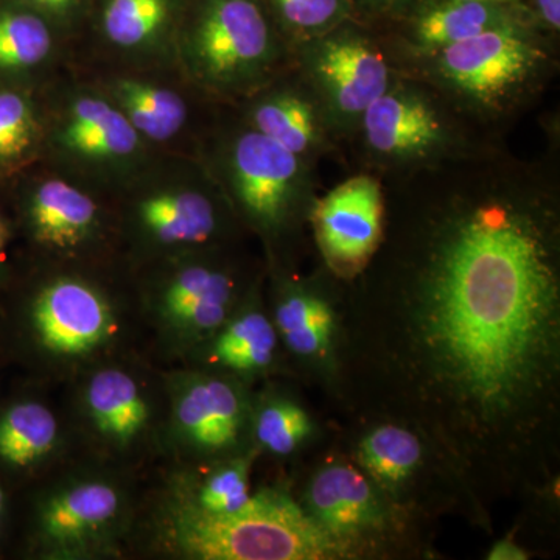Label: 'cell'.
<instances>
[{
    "mask_svg": "<svg viewBox=\"0 0 560 560\" xmlns=\"http://www.w3.org/2000/svg\"><path fill=\"white\" fill-rule=\"evenodd\" d=\"M488 559L490 560H526L528 555L523 551L518 545L512 540H501L490 550Z\"/></svg>",
    "mask_w": 560,
    "mask_h": 560,
    "instance_id": "d6a6232c",
    "label": "cell"
},
{
    "mask_svg": "<svg viewBox=\"0 0 560 560\" xmlns=\"http://www.w3.org/2000/svg\"><path fill=\"white\" fill-rule=\"evenodd\" d=\"M250 98L246 125L300 158L312 150L318 127L311 103L287 90H261Z\"/></svg>",
    "mask_w": 560,
    "mask_h": 560,
    "instance_id": "603a6c76",
    "label": "cell"
},
{
    "mask_svg": "<svg viewBox=\"0 0 560 560\" xmlns=\"http://www.w3.org/2000/svg\"><path fill=\"white\" fill-rule=\"evenodd\" d=\"M308 515L342 544L381 521L370 482L349 466H329L313 478L308 489Z\"/></svg>",
    "mask_w": 560,
    "mask_h": 560,
    "instance_id": "ffe728a7",
    "label": "cell"
},
{
    "mask_svg": "<svg viewBox=\"0 0 560 560\" xmlns=\"http://www.w3.org/2000/svg\"><path fill=\"white\" fill-rule=\"evenodd\" d=\"M97 265H36L22 290L20 330L40 359L80 364L101 355L120 331V313Z\"/></svg>",
    "mask_w": 560,
    "mask_h": 560,
    "instance_id": "52a82bcc",
    "label": "cell"
},
{
    "mask_svg": "<svg viewBox=\"0 0 560 560\" xmlns=\"http://www.w3.org/2000/svg\"><path fill=\"white\" fill-rule=\"evenodd\" d=\"M43 121L32 88L0 84V175L38 160Z\"/></svg>",
    "mask_w": 560,
    "mask_h": 560,
    "instance_id": "cb8c5ba5",
    "label": "cell"
},
{
    "mask_svg": "<svg viewBox=\"0 0 560 560\" xmlns=\"http://www.w3.org/2000/svg\"><path fill=\"white\" fill-rule=\"evenodd\" d=\"M324 257L338 272H357L381 243L383 195L371 176H355L329 191L313 209Z\"/></svg>",
    "mask_w": 560,
    "mask_h": 560,
    "instance_id": "9a60e30c",
    "label": "cell"
},
{
    "mask_svg": "<svg viewBox=\"0 0 560 560\" xmlns=\"http://www.w3.org/2000/svg\"><path fill=\"white\" fill-rule=\"evenodd\" d=\"M49 20L65 36L86 16L88 0H14Z\"/></svg>",
    "mask_w": 560,
    "mask_h": 560,
    "instance_id": "4dcf8cb0",
    "label": "cell"
},
{
    "mask_svg": "<svg viewBox=\"0 0 560 560\" xmlns=\"http://www.w3.org/2000/svg\"><path fill=\"white\" fill-rule=\"evenodd\" d=\"M508 24L514 22L499 3L452 0L422 14L416 24V40L423 49L436 54L452 44Z\"/></svg>",
    "mask_w": 560,
    "mask_h": 560,
    "instance_id": "d4e9b609",
    "label": "cell"
},
{
    "mask_svg": "<svg viewBox=\"0 0 560 560\" xmlns=\"http://www.w3.org/2000/svg\"><path fill=\"white\" fill-rule=\"evenodd\" d=\"M168 492L212 514L238 511L253 497L249 489V463L246 459L228 460L201 481L176 478Z\"/></svg>",
    "mask_w": 560,
    "mask_h": 560,
    "instance_id": "83f0119b",
    "label": "cell"
},
{
    "mask_svg": "<svg viewBox=\"0 0 560 560\" xmlns=\"http://www.w3.org/2000/svg\"><path fill=\"white\" fill-rule=\"evenodd\" d=\"M360 463L375 481L397 486L407 480L422 458V445L410 430L383 425L360 444Z\"/></svg>",
    "mask_w": 560,
    "mask_h": 560,
    "instance_id": "4316f807",
    "label": "cell"
},
{
    "mask_svg": "<svg viewBox=\"0 0 560 560\" xmlns=\"http://www.w3.org/2000/svg\"><path fill=\"white\" fill-rule=\"evenodd\" d=\"M16 278V235L5 197V180L0 175V296Z\"/></svg>",
    "mask_w": 560,
    "mask_h": 560,
    "instance_id": "1f68e13d",
    "label": "cell"
},
{
    "mask_svg": "<svg viewBox=\"0 0 560 560\" xmlns=\"http://www.w3.org/2000/svg\"><path fill=\"white\" fill-rule=\"evenodd\" d=\"M235 212L265 234H276L296 209L305 186L304 167L291 153L245 125L217 145L198 151Z\"/></svg>",
    "mask_w": 560,
    "mask_h": 560,
    "instance_id": "30bf717a",
    "label": "cell"
},
{
    "mask_svg": "<svg viewBox=\"0 0 560 560\" xmlns=\"http://www.w3.org/2000/svg\"><path fill=\"white\" fill-rule=\"evenodd\" d=\"M541 215L508 184L459 197L420 270L419 330L430 363L485 418L528 396L555 350L559 282Z\"/></svg>",
    "mask_w": 560,
    "mask_h": 560,
    "instance_id": "6da1fadb",
    "label": "cell"
},
{
    "mask_svg": "<svg viewBox=\"0 0 560 560\" xmlns=\"http://www.w3.org/2000/svg\"><path fill=\"white\" fill-rule=\"evenodd\" d=\"M88 77L153 149L198 154L200 97L206 94L183 75L178 66H98Z\"/></svg>",
    "mask_w": 560,
    "mask_h": 560,
    "instance_id": "8fae6325",
    "label": "cell"
},
{
    "mask_svg": "<svg viewBox=\"0 0 560 560\" xmlns=\"http://www.w3.org/2000/svg\"><path fill=\"white\" fill-rule=\"evenodd\" d=\"M368 2L374 5L375 9L389 10L396 9V7L401 5V3L407 2V0H368Z\"/></svg>",
    "mask_w": 560,
    "mask_h": 560,
    "instance_id": "d590c367",
    "label": "cell"
},
{
    "mask_svg": "<svg viewBox=\"0 0 560 560\" xmlns=\"http://www.w3.org/2000/svg\"><path fill=\"white\" fill-rule=\"evenodd\" d=\"M175 60L208 97L246 98L270 83L280 46L257 0H186Z\"/></svg>",
    "mask_w": 560,
    "mask_h": 560,
    "instance_id": "8992f818",
    "label": "cell"
},
{
    "mask_svg": "<svg viewBox=\"0 0 560 560\" xmlns=\"http://www.w3.org/2000/svg\"><path fill=\"white\" fill-rule=\"evenodd\" d=\"M60 444V423L39 400L22 399L0 410V467L25 475L46 464Z\"/></svg>",
    "mask_w": 560,
    "mask_h": 560,
    "instance_id": "44dd1931",
    "label": "cell"
},
{
    "mask_svg": "<svg viewBox=\"0 0 560 560\" xmlns=\"http://www.w3.org/2000/svg\"><path fill=\"white\" fill-rule=\"evenodd\" d=\"M81 410L92 434L114 452L135 448L153 423V407L142 383L116 364L102 366L86 378Z\"/></svg>",
    "mask_w": 560,
    "mask_h": 560,
    "instance_id": "e0dca14e",
    "label": "cell"
},
{
    "mask_svg": "<svg viewBox=\"0 0 560 560\" xmlns=\"http://www.w3.org/2000/svg\"><path fill=\"white\" fill-rule=\"evenodd\" d=\"M168 425L179 451L220 455L237 447L248 407L237 385L206 372H179L168 383Z\"/></svg>",
    "mask_w": 560,
    "mask_h": 560,
    "instance_id": "4fadbf2b",
    "label": "cell"
},
{
    "mask_svg": "<svg viewBox=\"0 0 560 560\" xmlns=\"http://www.w3.org/2000/svg\"><path fill=\"white\" fill-rule=\"evenodd\" d=\"M158 545L197 560H320L345 558L346 544L320 528L279 490L253 493L238 511L212 514L167 492L154 518Z\"/></svg>",
    "mask_w": 560,
    "mask_h": 560,
    "instance_id": "3957f363",
    "label": "cell"
},
{
    "mask_svg": "<svg viewBox=\"0 0 560 560\" xmlns=\"http://www.w3.org/2000/svg\"><path fill=\"white\" fill-rule=\"evenodd\" d=\"M3 180L16 242L36 265H101L117 248L109 198L39 160Z\"/></svg>",
    "mask_w": 560,
    "mask_h": 560,
    "instance_id": "5b68a950",
    "label": "cell"
},
{
    "mask_svg": "<svg viewBox=\"0 0 560 560\" xmlns=\"http://www.w3.org/2000/svg\"><path fill=\"white\" fill-rule=\"evenodd\" d=\"M35 91L43 121L38 160L109 200L160 151L90 77L57 72Z\"/></svg>",
    "mask_w": 560,
    "mask_h": 560,
    "instance_id": "277c9868",
    "label": "cell"
},
{
    "mask_svg": "<svg viewBox=\"0 0 560 560\" xmlns=\"http://www.w3.org/2000/svg\"><path fill=\"white\" fill-rule=\"evenodd\" d=\"M117 248L132 267L221 246L235 210L198 154L156 151L113 198Z\"/></svg>",
    "mask_w": 560,
    "mask_h": 560,
    "instance_id": "7a4b0ae2",
    "label": "cell"
},
{
    "mask_svg": "<svg viewBox=\"0 0 560 560\" xmlns=\"http://www.w3.org/2000/svg\"><path fill=\"white\" fill-rule=\"evenodd\" d=\"M7 522V493L0 485V537H2L3 529H5Z\"/></svg>",
    "mask_w": 560,
    "mask_h": 560,
    "instance_id": "e575fe53",
    "label": "cell"
},
{
    "mask_svg": "<svg viewBox=\"0 0 560 560\" xmlns=\"http://www.w3.org/2000/svg\"><path fill=\"white\" fill-rule=\"evenodd\" d=\"M308 72L341 119H361L389 90V70L381 51L355 33H337L308 51Z\"/></svg>",
    "mask_w": 560,
    "mask_h": 560,
    "instance_id": "2e32d148",
    "label": "cell"
},
{
    "mask_svg": "<svg viewBox=\"0 0 560 560\" xmlns=\"http://www.w3.org/2000/svg\"><path fill=\"white\" fill-rule=\"evenodd\" d=\"M143 304L171 348L191 350L224 326L241 298V278L221 246L187 250L136 268Z\"/></svg>",
    "mask_w": 560,
    "mask_h": 560,
    "instance_id": "ba28073f",
    "label": "cell"
},
{
    "mask_svg": "<svg viewBox=\"0 0 560 560\" xmlns=\"http://www.w3.org/2000/svg\"><path fill=\"white\" fill-rule=\"evenodd\" d=\"M272 3L291 31L311 35L337 24L345 14V0H272Z\"/></svg>",
    "mask_w": 560,
    "mask_h": 560,
    "instance_id": "f546056e",
    "label": "cell"
},
{
    "mask_svg": "<svg viewBox=\"0 0 560 560\" xmlns=\"http://www.w3.org/2000/svg\"><path fill=\"white\" fill-rule=\"evenodd\" d=\"M66 36L39 13L0 0V84L36 88L58 72Z\"/></svg>",
    "mask_w": 560,
    "mask_h": 560,
    "instance_id": "d6986e66",
    "label": "cell"
},
{
    "mask_svg": "<svg viewBox=\"0 0 560 560\" xmlns=\"http://www.w3.org/2000/svg\"><path fill=\"white\" fill-rule=\"evenodd\" d=\"M438 54L442 80L469 101L497 108L517 97L541 66V50L515 24L452 44Z\"/></svg>",
    "mask_w": 560,
    "mask_h": 560,
    "instance_id": "7c38bea8",
    "label": "cell"
},
{
    "mask_svg": "<svg viewBox=\"0 0 560 560\" xmlns=\"http://www.w3.org/2000/svg\"><path fill=\"white\" fill-rule=\"evenodd\" d=\"M361 121L368 145L393 160H418L445 140L440 114L418 92L386 91L364 110Z\"/></svg>",
    "mask_w": 560,
    "mask_h": 560,
    "instance_id": "ac0fdd59",
    "label": "cell"
},
{
    "mask_svg": "<svg viewBox=\"0 0 560 560\" xmlns=\"http://www.w3.org/2000/svg\"><path fill=\"white\" fill-rule=\"evenodd\" d=\"M186 0H98L94 28L102 66H176L175 43Z\"/></svg>",
    "mask_w": 560,
    "mask_h": 560,
    "instance_id": "5bb4252c",
    "label": "cell"
},
{
    "mask_svg": "<svg viewBox=\"0 0 560 560\" xmlns=\"http://www.w3.org/2000/svg\"><path fill=\"white\" fill-rule=\"evenodd\" d=\"M131 517L124 482L102 471H80L54 482L33 501L28 544L40 559L102 558L116 552Z\"/></svg>",
    "mask_w": 560,
    "mask_h": 560,
    "instance_id": "9c48e42d",
    "label": "cell"
},
{
    "mask_svg": "<svg viewBox=\"0 0 560 560\" xmlns=\"http://www.w3.org/2000/svg\"><path fill=\"white\" fill-rule=\"evenodd\" d=\"M206 345L213 363L246 374L270 366L278 348V330L265 313L248 308L232 313Z\"/></svg>",
    "mask_w": 560,
    "mask_h": 560,
    "instance_id": "7402d4cb",
    "label": "cell"
},
{
    "mask_svg": "<svg viewBox=\"0 0 560 560\" xmlns=\"http://www.w3.org/2000/svg\"><path fill=\"white\" fill-rule=\"evenodd\" d=\"M471 2H488V3H499V5H504V3L511 2V0H471Z\"/></svg>",
    "mask_w": 560,
    "mask_h": 560,
    "instance_id": "8d00e7d4",
    "label": "cell"
},
{
    "mask_svg": "<svg viewBox=\"0 0 560 560\" xmlns=\"http://www.w3.org/2000/svg\"><path fill=\"white\" fill-rule=\"evenodd\" d=\"M275 327L291 352L315 355L329 345L334 313L319 298L291 293L276 305Z\"/></svg>",
    "mask_w": 560,
    "mask_h": 560,
    "instance_id": "484cf974",
    "label": "cell"
},
{
    "mask_svg": "<svg viewBox=\"0 0 560 560\" xmlns=\"http://www.w3.org/2000/svg\"><path fill=\"white\" fill-rule=\"evenodd\" d=\"M311 430L307 412L287 400L268 401L254 422V433L261 447L279 456L296 451Z\"/></svg>",
    "mask_w": 560,
    "mask_h": 560,
    "instance_id": "f1b7e54d",
    "label": "cell"
},
{
    "mask_svg": "<svg viewBox=\"0 0 560 560\" xmlns=\"http://www.w3.org/2000/svg\"><path fill=\"white\" fill-rule=\"evenodd\" d=\"M536 7L545 24L550 25L552 31H559L560 0H536Z\"/></svg>",
    "mask_w": 560,
    "mask_h": 560,
    "instance_id": "836d02e7",
    "label": "cell"
}]
</instances>
